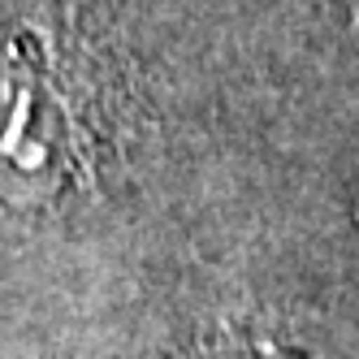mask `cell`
<instances>
[{"instance_id": "cell-1", "label": "cell", "mask_w": 359, "mask_h": 359, "mask_svg": "<svg viewBox=\"0 0 359 359\" xmlns=\"http://www.w3.org/2000/svg\"><path fill=\"white\" fill-rule=\"evenodd\" d=\"M212 359H294L286 351H277L269 342H251V338H238V342H225L221 351H212Z\"/></svg>"}]
</instances>
